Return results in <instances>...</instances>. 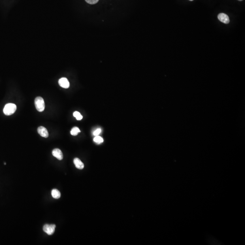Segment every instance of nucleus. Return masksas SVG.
<instances>
[{"label":"nucleus","instance_id":"12","mask_svg":"<svg viewBox=\"0 0 245 245\" xmlns=\"http://www.w3.org/2000/svg\"><path fill=\"white\" fill-rule=\"evenodd\" d=\"M73 116L76 118V119L78 120H80L83 118V116H82L80 113H79L78 111H75L73 113Z\"/></svg>","mask_w":245,"mask_h":245},{"label":"nucleus","instance_id":"9","mask_svg":"<svg viewBox=\"0 0 245 245\" xmlns=\"http://www.w3.org/2000/svg\"><path fill=\"white\" fill-rule=\"evenodd\" d=\"M51 195L53 198L55 199H59L61 197V194L60 191L57 189H54L51 191Z\"/></svg>","mask_w":245,"mask_h":245},{"label":"nucleus","instance_id":"1","mask_svg":"<svg viewBox=\"0 0 245 245\" xmlns=\"http://www.w3.org/2000/svg\"><path fill=\"white\" fill-rule=\"evenodd\" d=\"M16 105L14 103H9L5 106L3 112L5 115H11L13 114L16 110Z\"/></svg>","mask_w":245,"mask_h":245},{"label":"nucleus","instance_id":"6","mask_svg":"<svg viewBox=\"0 0 245 245\" xmlns=\"http://www.w3.org/2000/svg\"><path fill=\"white\" fill-rule=\"evenodd\" d=\"M59 84L61 87L67 88H69V83L66 78H62L59 80Z\"/></svg>","mask_w":245,"mask_h":245},{"label":"nucleus","instance_id":"15","mask_svg":"<svg viewBox=\"0 0 245 245\" xmlns=\"http://www.w3.org/2000/svg\"><path fill=\"white\" fill-rule=\"evenodd\" d=\"M190 1H193V0H189Z\"/></svg>","mask_w":245,"mask_h":245},{"label":"nucleus","instance_id":"3","mask_svg":"<svg viewBox=\"0 0 245 245\" xmlns=\"http://www.w3.org/2000/svg\"><path fill=\"white\" fill-rule=\"evenodd\" d=\"M56 226L54 224H46L44 225L43 227V231L44 232H46V233L49 235H51L53 234L55 231V229H56Z\"/></svg>","mask_w":245,"mask_h":245},{"label":"nucleus","instance_id":"16","mask_svg":"<svg viewBox=\"0 0 245 245\" xmlns=\"http://www.w3.org/2000/svg\"><path fill=\"white\" fill-rule=\"evenodd\" d=\"M238 1H243V0H238Z\"/></svg>","mask_w":245,"mask_h":245},{"label":"nucleus","instance_id":"11","mask_svg":"<svg viewBox=\"0 0 245 245\" xmlns=\"http://www.w3.org/2000/svg\"><path fill=\"white\" fill-rule=\"evenodd\" d=\"M94 141L98 144H100L103 142V140L102 137L99 136H96L94 137Z\"/></svg>","mask_w":245,"mask_h":245},{"label":"nucleus","instance_id":"5","mask_svg":"<svg viewBox=\"0 0 245 245\" xmlns=\"http://www.w3.org/2000/svg\"><path fill=\"white\" fill-rule=\"evenodd\" d=\"M38 133L42 137H46L49 136V133L47 129L43 126H40L37 129Z\"/></svg>","mask_w":245,"mask_h":245},{"label":"nucleus","instance_id":"14","mask_svg":"<svg viewBox=\"0 0 245 245\" xmlns=\"http://www.w3.org/2000/svg\"><path fill=\"white\" fill-rule=\"evenodd\" d=\"M101 132V130L100 129H96L95 131H94V132L93 133V134H94V135H95V136H98L99 135V133H100Z\"/></svg>","mask_w":245,"mask_h":245},{"label":"nucleus","instance_id":"7","mask_svg":"<svg viewBox=\"0 0 245 245\" xmlns=\"http://www.w3.org/2000/svg\"><path fill=\"white\" fill-rule=\"evenodd\" d=\"M52 155L58 160H61L63 159V155L62 152L58 148H55L52 151Z\"/></svg>","mask_w":245,"mask_h":245},{"label":"nucleus","instance_id":"8","mask_svg":"<svg viewBox=\"0 0 245 245\" xmlns=\"http://www.w3.org/2000/svg\"><path fill=\"white\" fill-rule=\"evenodd\" d=\"M74 163L75 164L76 167L79 169H83L84 167V164L78 158H75L74 159Z\"/></svg>","mask_w":245,"mask_h":245},{"label":"nucleus","instance_id":"2","mask_svg":"<svg viewBox=\"0 0 245 245\" xmlns=\"http://www.w3.org/2000/svg\"><path fill=\"white\" fill-rule=\"evenodd\" d=\"M35 104L36 110L39 112H43L45 108V102L42 97H37L35 100Z\"/></svg>","mask_w":245,"mask_h":245},{"label":"nucleus","instance_id":"4","mask_svg":"<svg viewBox=\"0 0 245 245\" xmlns=\"http://www.w3.org/2000/svg\"><path fill=\"white\" fill-rule=\"evenodd\" d=\"M218 19L220 21L224 24H228L230 22L229 16L224 13H220L218 16Z\"/></svg>","mask_w":245,"mask_h":245},{"label":"nucleus","instance_id":"13","mask_svg":"<svg viewBox=\"0 0 245 245\" xmlns=\"http://www.w3.org/2000/svg\"><path fill=\"white\" fill-rule=\"evenodd\" d=\"M85 1L87 2L88 3L93 5L97 3L99 0H85Z\"/></svg>","mask_w":245,"mask_h":245},{"label":"nucleus","instance_id":"10","mask_svg":"<svg viewBox=\"0 0 245 245\" xmlns=\"http://www.w3.org/2000/svg\"><path fill=\"white\" fill-rule=\"evenodd\" d=\"M80 132V130L77 127H74L70 131V133L73 136H76Z\"/></svg>","mask_w":245,"mask_h":245}]
</instances>
